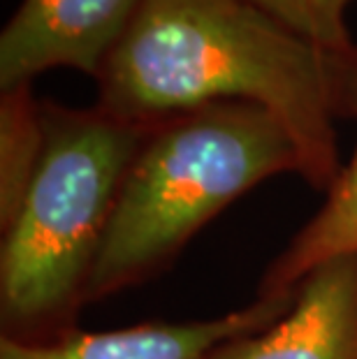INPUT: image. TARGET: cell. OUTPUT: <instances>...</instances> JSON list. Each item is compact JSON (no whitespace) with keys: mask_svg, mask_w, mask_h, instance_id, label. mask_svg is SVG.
I'll return each mask as SVG.
<instances>
[{"mask_svg":"<svg viewBox=\"0 0 357 359\" xmlns=\"http://www.w3.org/2000/svg\"><path fill=\"white\" fill-rule=\"evenodd\" d=\"M299 174L292 137L264 107L207 102L158 118L121 183L86 304L158 276L227 204Z\"/></svg>","mask_w":357,"mask_h":359,"instance_id":"cell-3","label":"cell"},{"mask_svg":"<svg viewBox=\"0 0 357 359\" xmlns=\"http://www.w3.org/2000/svg\"><path fill=\"white\" fill-rule=\"evenodd\" d=\"M269 330L223 343L209 359H357V255L323 262Z\"/></svg>","mask_w":357,"mask_h":359,"instance_id":"cell-6","label":"cell"},{"mask_svg":"<svg viewBox=\"0 0 357 359\" xmlns=\"http://www.w3.org/2000/svg\"><path fill=\"white\" fill-rule=\"evenodd\" d=\"M42 109L33 83L0 90V227L12 223L42 154Z\"/></svg>","mask_w":357,"mask_h":359,"instance_id":"cell-8","label":"cell"},{"mask_svg":"<svg viewBox=\"0 0 357 359\" xmlns=\"http://www.w3.org/2000/svg\"><path fill=\"white\" fill-rule=\"evenodd\" d=\"M341 255H357V149L328 190L321 211L269 264L260 297L292 292L316 266Z\"/></svg>","mask_w":357,"mask_h":359,"instance_id":"cell-7","label":"cell"},{"mask_svg":"<svg viewBox=\"0 0 357 359\" xmlns=\"http://www.w3.org/2000/svg\"><path fill=\"white\" fill-rule=\"evenodd\" d=\"M297 290L257 297L220 318L195 323H147L114 332L70 330L49 341L0 343V359H209L223 343L276 325L292 309Z\"/></svg>","mask_w":357,"mask_h":359,"instance_id":"cell-5","label":"cell"},{"mask_svg":"<svg viewBox=\"0 0 357 359\" xmlns=\"http://www.w3.org/2000/svg\"><path fill=\"white\" fill-rule=\"evenodd\" d=\"M40 163L0 250V323L12 341L74 330L121 183L156 123L97 104L40 100Z\"/></svg>","mask_w":357,"mask_h":359,"instance_id":"cell-2","label":"cell"},{"mask_svg":"<svg viewBox=\"0 0 357 359\" xmlns=\"http://www.w3.org/2000/svg\"><path fill=\"white\" fill-rule=\"evenodd\" d=\"M244 3L262 10L325 49L341 53L357 51V42L353 40L346 21V10L353 0H244Z\"/></svg>","mask_w":357,"mask_h":359,"instance_id":"cell-9","label":"cell"},{"mask_svg":"<svg viewBox=\"0 0 357 359\" xmlns=\"http://www.w3.org/2000/svg\"><path fill=\"white\" fill-rule=\"evenodd\" d=\"M144 0H21L0 33V90L54 67L97 77Z\"/></svg>","mask_w":357,"mask_h":359,"instance_id":"cell-4","label":"cell"},{"mask_svg":"<svg viewBox=\"0 0 357 359\" xmlns=\"http://www.w3.org/2000/svg\"><path fill=\"white\" fill-rule=\"evenodd\" d=\"M95 83V104L130 121L260 104L292 137L302 179L325 193L344 170L337 123L357 118V51L325 49L244 0H144Z\"/></svg>","mask_w":357,"mask_h":359,"instance_id":"cell-1","label":"cell"}]
</instances>
